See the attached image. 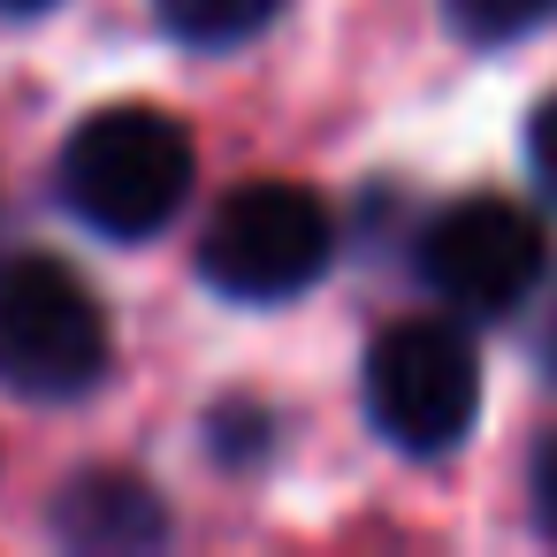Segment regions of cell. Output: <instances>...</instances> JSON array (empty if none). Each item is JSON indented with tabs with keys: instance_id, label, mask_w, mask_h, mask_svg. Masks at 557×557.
Returning a JSON list of instances; mask_svg holds the SVG:
<instances>
[{
	"instance_id": "1",
	"label": "cell",
	"mask_w": 557,
	"mask_h": 557,
	"mask_svg": "<svg viewBox=\"0 0 557 557\" xmlns=\"http://www.w3.org/2000/svg\"><path fill=\"white\" fill-rule=\"evenodd\" d=\"M191 191V131L161 108H100L62 146V199L100 237H153Z\"/></svg>"
},
{
	"instance_id": "2",
	"label": "cell",
	"mask_w": 557,
	"mask_h": 557,
	"mask_svg": "<svg viewBox=\"0 0 557 557\" xmlns=\"http://www.w3.org/2000/svg\"><path fill=\"white\" fill-rule=\"evenodd\" d=\"M108 374V313L77 268L47 252L0 260V382L24 397H77Z\"/></svg>"
},
{
	"instance_id": "3",
	"label": "cell",
	"mask_w": 557,
	"mask_h": 557,
	"mask_svg": "<svg viewBox=\"0 0 557 557\" xmlns=\"http://www.w3.org/2000/svg\"><path fill=\"white\" fill-rule=\"evenodd\" d=\"M336 222L298 184H245L199 230V275L237 306H283L329 275Z\"/></svg>"
},
{
	"instance_id": "4",
	"label": "cell",
	"mask_w": 557,
	"mask_h": 557,
	"mask_svg": "<svg viewBox=\"0 0 557 557\" xmlns=\"http://www.w3.org/2000/svg\"><path fill=\"white\" fill-rule=\"evenodd\" d=\"M367 412L412 458L458 450L473 412H481V359H473V344L450 321H397V329H382L374 351H367Z\"/></svg>"
},
{
	"instance_id": "5",
	"label": "cell",
	"mask_w": 557,
	"mask_h": 557,
	"mask_svg": "<svg viewBox=\"0 0 557 557\" xmlns=\"http://www.w3.org/2000/svg\"><path fill=\"white\" fill-rule=\"evenodd\" d=\"M549 268V237L519 199H458L428 222L420 237V275L443 306L473 313V321H504L511 306L534 298Z\"/></svg>"
},
{
	"instance_id": "6",
	"label": "cell",
	"mask_w": 557,
	"mask_h": 557,
	"mask_svg": "<svg viewBox=\"0 0 557 557\" xmlns=\"http://www.w3.org/2000/svg\"><path fill=\"white\" fill-rule=\"evenodd\" d=\"M54 527H62L70 542H85V549L161 542V504H153L138 481H123V473H85V481H70V496H62Z\"/></svg>"
},
{
	"instance_id": "7",
	"label": "cell",
	"mask_w": 557,
	"mask_h": 557,
	"mask_svg": "<svg viewBox=\"0 0 557 557\" xmlns=\"http://www.w3.org/2000/svg\"><path fill=\"white\" fill-rule=\"evenodd\" d=\"M153 9H161L169 39H184V47H245L275 24L283 0H153Z\"/></svg>"
},
{
	"instance_id": "8",
	"label": "cell",
	"mask_w": 557,
	"mask_h": 557,
	"mask_svg": "<svg viewBox=\"0 0 557 557\" xmlns=\"http://www.w3.org/2000/svg\"><path fill=\"white\" fill-rule=\"evenodd\" d=\"M443 9H450V24L473 47H511V39H527V32L549 24L557 0H443Z\"/></svg>"
},
{
	"instance_id": "9",
	"label": "cell",
	"mask_w": 557,
	"mask_h": 557,
	"mask_svg": "<svg viewBox=\"0 0 557 557\" xmlns=\"http://www.w3.org/2000/svg\"><path fill=\"white\" fill-rule=\"evenodd\" d=\"M527 161H534L542 191H557V100L534 108V123H527Z\"/></svg>"
},
{
	"instance_id": "10",
	"label": "cell",
	"mask_w": 557,
	"mask_h": 557,
	"mask_svg": "<svg viewBox=\"0 0 557 557\" xmlns=\"http://www.w3.org/2000/svg\"><path fill=\"white\" fill-rule=\"evenodd\" d=\"M534 519H542V534L557 542V435L534 450Z\"/></svg>"
},
{
	"instance_id": "11",
	"label": "cell",
	"mask_w": 557,
	"mask_h": 557,
	"mask_svg": "<svg viewBox=\"0 0 557 557\" xmlns=\"http://www.w3.org/2000/svg\"><path fill=\"white\" fill-rule=\"evenodd\" d=\"M39 9H54V0H0V16H39Z\"/></svg>"
},
{
	"instance_id": "12",
	"label": "cell",
	"mask_w": 557,
	"mask_h": 557,
	"mask_svg": "<svg viewBox=\"0 0 557 557\" xmlns=\"http://www.w3.org/2000/svg\"><path fill=\"white\" fill-rule=\"evenodd\" d=\"M549 367H557V329H549Z\"/></svg>"
}]
</instances>
